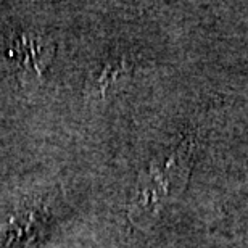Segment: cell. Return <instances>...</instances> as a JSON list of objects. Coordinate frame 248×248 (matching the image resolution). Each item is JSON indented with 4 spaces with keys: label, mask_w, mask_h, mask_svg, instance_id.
Segmentation results:
<instances>
[{
    "label": "cell",
    "mask_w": 248,
    "mask_h": 248,
    "mask_svg": "<svg viewBox=\"0 0 248 248\" xmlns=\"http://www.w3.org/2000/svg\"><path fill=\"white\" fill-rule=\"evenodd\" d=\"M192 152L190 143L182 142L163 161L152 163L139 177L129 206V219L137 227L150 226L168 200L181 193L192 168Z\"/></svg>",
    "instance_id": "1"
},
{
    "label": "cell",
    "mask_w": 248,
    "mask_h": 248,
    "mask_svg": "<svg viewBox=\"0 0 248 248\" xmlns=\"http://www.w3.org/2000/svg\"><path fill=\"white\" fill-rule=\"evenodd\" d=\"M55 52V44L44 34L26 31L19 32L8 48V58L23 74L41 76L46 73Z\"/></svg>",
    "instance_id": "2"
}]
</instances>
